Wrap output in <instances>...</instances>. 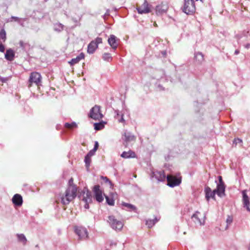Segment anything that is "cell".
<instances>
[{
  "label": "cell",
  "instance_id": "cell-9",
  "mask_svg": "<svg viewBox=\"0 0 250 250\" xmlns=\"http://www.w3.org/2000/svg\"><path fill=\"white\" fill-rule=\"evenodd\" d=\"M82 201L84 202V208L86 209L89 208V204L92 202V195L87 188H84L82 192Z\"/></svg>",
  "mask_w": 250,
  "mask_h": 250
},
{
  "label": "cell",
  "instance_id": "cell-6",
  "mask_svg": "<svg viewBox=\"0 0 250 250\" xmlns=\"http://www.w3.org/2000/svg\"><path fill=\"white\" fill-rule=\"evenodd\" d=\"M181 177L179 175H168L167 176V183L170 187H176L181 183Z\"/></svg>",
  "mask_w": 250,
  "mask_h": 250
},
{
  "label": "cell",
  "instance_id": "cell-32",
  "mask_svg": "<svg viewBox=\"0 0 250 250\" xmlns=\"http://www.w3.org/2000/svg\"><path fill=\"white\" fill-rule=\"evenodd\" d=\"M0 35H1V38H2V40H5L6 39V33H5V30L3 28L2 29Z\"/></svg>",
  "mask_w": 250,
  "mask_h": 250
},
{
  "label": "cell",
  "instance_id": "cell-7",
  "mask_svg": "<svg viewBox=\"0 0 250 250\" xmlns=\"http://www.w3.org/2000/svg\"><path fill=\"white\" fill-rule=\"evenodd\" d=\"M98 147H99L98 142H95L93 149L91 150L90 151L87 153V156H85V158H84V162H85V166H86V169H87V170H89V167H90L91 161H92V156H94V155L95 154L96 151H97V150L98 149Z\"/></svg>",
  "mask_w": 250,
  "mask_h": 250
},
{
  "label": "cell",
  "instance_id": "cell-11",
  "mask_svg": "<svg viewBox=\"0 0 250 250\" xmlns=\"http://www.w3.org/2000/svg\"><path fill=\"white\" fill-rule=\"evenodd\" d=\"M30 84H35L37 85H40L42 83V77L38 72H33L30 74L29 78Z\"/></svg>",
  "mask_w": 250,
  "mask_h": 250
},
{
  "label": "cell",
  "instance_id": "cell-15",
  "mask_svg": "<svg viewBox=\"0 0 250 250\" xmlns=\"http://www.w3.org/2000/svg\"><path fill=\"white\" fill-rule=\"evenodd\" d=\"M168 9V4L165 2L160 3L156 7V12L158 15H161L162 13H166Z\"/></svg>",
  "mask_w": 250,
  "mask_h": 250
},
{
  "label": "cell",
  "instance_id": "cell-12",
  "mask_svg": "<svg viewBox=\"0 0 250 250\" xmlns=\"http://www.w3.org/2000/svg\"><path fill=\"white\" fill-rule=\"evenodd\" d=\"M217 195L220 197H223L225 196V185L223 181L222 178L221 176L219 177V183H218L217 188Z\"/></svg>",
  "mask_w": 250,
  "mask_h": 250
},
{
  "label": "cell",
  "instance_id": "cell-34",
  "mask_svg": "<svg viewBox=\"0 0 250 250\" xmlns=\"http://www.w3.org/2000/svg\"><path fill=\"white\" fill-rule=\"evenodd\" d=\"M4 50H5L4 45H3L2 43V44H1V52H4Z\"/></svg>",
  "mask_w": 250,
  "mask_h": 250
},
{
  "label": "cell",
  "instance_id": "cell-35",
  "mask_svg": "<svg viewBox=\"0 0 250 250\" xmlns=\"http://www.w3.org/2000/svg\"><path fill=\"white\" fill-rule=\"evenodd\" d=\"M248 250H250V244H249V248H248Z\"/></svg>",
  "mask_w": 250,
  "mask_h": 250
},
{
  "label": "cell",
  "instance_id": "cell-30",
  "mask_svg": "<svg viewBox=\"0 0 250 250\" xmlns=\"http://www.w3.org/2000/svg\"><path fill=\"white\" fill-rule=\"evenodd\" d=\"M77 125L75 123H65V127L67 128H75V127H77Z\"/></svg>",
  "mask_w": 250,
  "mask_h": 250
},
{
  "label": "cell",
  "instance_id": "cell-24",
  "mask_svg": "<svg viewBox=\"0 0 250 250\" xmlns=\"http://www.w3.org/2000/svg\"><path fill=\"white\" fill-rule=\"evenodd\" d=\"M15 58V52L13 49H8L5 53V59L8 61H12Z\"/></svg>",
  "mask_w": 250,
  "mask_h": 250
},
{
  "label": "cell",
  "instance_id": "cell-8",
  "mask_svg": "<svg viewBox=\"0 0 250 250\" xmlns=\"http://www.w3.org/2000/svg\"><path fill=\"white\" fill-rule=\"evenodd\" d=\"M102 43V38H97L95 39L92 40L90 43H89L88 47H87V52L89 55H92L95 52V51L98 48V45Z\"/></svg>",
  "mask_w": 250,
  "mask_h": 250
},
{
  "label": "cell",
  "instance_id": "cell-2",
  "mask_svg": "<svg viewBox=\"0 0 250 250\" xmlns=\"http://www.w3.org/2000/svg\"><path fill=\"white\" fill-rule=\"evenodd\" d=\"M107 222L110 227L117 232H120L124 227V223L123 221L119 220L114 216H109L107 217Z\"/></svg>",
  "mask_w": 250,
  "mask_h": 250
},
{
  "label": "cell",
  "instance_id": "cell-10",
  "mask_svg": "<svg viewBox=\"0 0 250 250\" xmlns=\"http://www.w3.org/2000/svg\"><path fill=\"white\" fill-rule=\"evenodd\" d=\"M123 139L125 144L126 145H128L133 144V143L134 142L135 140H136V136H135L132 133L127 131H125L123 133Z\"/></svg>",
  "mask_w": 250,
  "mask_h": 250
},
{
  "label": "cell",
  "instance_id": "cell-14",
  "mask_svg": "<svg viewBox=\"0 0 250 250\" xmlns=\"http://www.w3.org/2000/svg\"><path fill=\"white\" fill-rule=\"evenodd\" d=\"M136 11L139 14H144V13H149L151 12V6L148 2H145L140 7L136 8Z\"/></svg>",
  "mask_w": 250,
  "mask_h": 250
},
{
  "label": "cell",
  "instance_id": "cell-13",
  "mask_svg": "<svg viewBox=\"0 0 250 250\" xmlns=\"http://www.w3.org/2000/svg\"><path fill=\"white\" fill-rule=\"evenodd\" d=\"M93 193L95 195V198L98 202H102L104 200V196L103 195V192L101 190V187L98 185L95 186L93 187Z\"/></svg>",
  "mask_w": 250,
  "mask_h": 250
},
{
  "label": "cell",
  "instance_id": "cell-22",
  "mask_svg": "<svg viewBox=\"0 0 250 250\" xmlns=\"http://www.w3.org/2000/svg\"><path fill=\"white\" fill-rule=\"evenodd\" d=\"M120 156L123 158H136V157H137L136 153L132 151V150H128V151L123 152V153H121Z\"/></svg>",
  "mask_w": 250,
  "mask_h": 250
},
{
  "label": "cell",
  "instance_id": "cell-28",
  "mask_svg": "<svg viewBox=\"0 0 250 250\" xmlns=\"http://www.w3.org/2000/svg\"><path fill=\"white\" fill-rule=\"evenodd\" d=\"M16 236L19 242L23 243V244H26L27 242V239H26V237H25V236L23 234H17Z\"/></svg>",
  "mask_w": 250,
  "mask_h": 250
},
{
  "label": "cell",
  "instance_id": "cell-4",
  "mask_svg": "<svg viewBox=\"0 0 250 250\" xmlns=\"http://www.w3.org/2000/svg\"><path fill=\"white\" fill-rule=\"evenodd\" d=\"M103 117L104 115L101 112V108L98 105H96L92 107L89 112V117L94 120H101Z\"/></svg>",
  "mask_w": 250,
  "mask_h": 250
},
{
  "label": "cell",
  "instance_id": "cell-25",
  "mask_svg": "<svg viewBox=\"0 0 250 250\" xmlns=\"http://www.w3.org/2000/svg\"><path fill=\"white\" fill-rule=\"evenodd\" d=\"M106 124V121H101L99 123H94V128L95 131H101V130L104 129Z\"/></svg>",
  "mask_w": 250,
  "mask_h": 250
},
{
  "label": "cell",
  "instance_id": "cell-17",
  "mask_svg": "<svg viewBox=\"0 0 250 250\" xmlns=\"http://www.w3.org/2000/svg\"><path fill=\"white\" fill-rule=\"evenodd\" d=\"M205 197L206 200L208 201L211 200V199H215V195L217 194V191L211 190L210 187L206 186L205 189Z\"/></svg>",
  "mask_w": 250,
  "mask_h": 250
},
{
  "label": "cell",
  "instance_id": "cell-16",
  "mask_svg": "<svg viewBox=\"0 0 250 250\" xmlns=\"http://www.w3.org/2000/svg\"><path fill=\"white\" fill-rule=\"evenodd\" d=\"M108 43H109V45L111 47L112 49L116 50L117 48L118 45H119V40L114 35H111L109 38V39H108Z\"/></svg>",
  "mask_w": 250,
  "mask_h": 250
},
{
  "label": "cell",
  "instance_id": "cell-21",
  "mask_svg": "<svg viewBox=\"0 0 250 250\" xmlns=\"http://www.w3.org/2000/svg\"><path fill=\"white\" fill-rule=\"evenodd\" d=\"M84 58H85V55H84V53H80L78 56H77V57L72 59L70 61H69V64H70V65H72V66H73V65H76V64L80 62L81 60H84Z\"/></svg>",
  "mask_w": 250,
  "mask_h": 250
},
{
  "label": "cell",
  "instance_id": "cell-33",
  "mask_svg": "<svg viewBox=\"0 0 250 250\" xmlns=\"http://www.w3.org/2000/svg\"><path fill=\"white\" fill-rule=\"evenodd\" d=\"M103 57H104V60H106V61H109V60H110V59H111V55L109 53H105L104 55V56H103Z\"/></svg>",
  "mask_w": 250,
  "mask_h": 250
},
{
  "label": "cell",
  "instance_id": "cell-26",
  "mask_svg": "<svg viewBox=\"0 0 250 250\" xmlns=\"http://www.w3.org/2000/svg\"><path fill=\"white\" fill-rule=\"evenodd\" d=\"M121 205L123 206V207L129 209V210H131V211H137V208H136L135 205H132V204L126 203V202H122V203H121Z\"/></svg>",
  "mask_w": 250,
  "mask_h": 250
},
{
  "label": "cell",
  "instance_id": "cell-20",
  "mask_svg": "<svg viewBox=\"0 0 250 250\" xmlns=\"http://www.w3.org/2000/svg\"><path fill=\"white\" fill-rule=\"evenodd\" d=\"M104 197H105L106 202H107L108 205H114L115 199H116V197H117V195H116L115 193H114V192H111L109 196L105 195H104Z\"/></svg>",
  "mask_w": 250,
  "mask_h": 250
},
{
  "label": "cell",
  "instance_id": "cell-18",
  "mask_svg": "<svg viewBox=\"0 0 250 250\" xmlns=\"http://www.w3.org/2000/svg\"><path fill=\"white\" fill-rule=\"evenodd\" d=\"M12 202L15 205L17 206V207H20V206L22 205L23 204V197L22 196L19 194H16L12 198Z\"/></svg>",
  "mask_w": 250,
  "mask_h": 250
},
{
  "label": "cell",
  "instance_id": "cell-5",
  "mask_svg": "<svg viewBox=\"0 0 250 250\" xmlns=\"http://www.w3.org/2000/svg\"><path fill=\"white\" fill-rule=\"evenodd\" d=\"M183 11L186 15H193L196 12V7L195 2L192 0H186L184 2L183 6Z\"/></svg>",
  "mask_w": 250,
  "mask_h": 250
},
{
  "label": "cell",
  "instance_id": "cell-19",
  "mask_svg": "<svg viewBox=\"0 0 250 250\" xmlns=\"http://www.w3.org/2000/svg\"><path fill=\"white\" fill-rule=\"evenodd\" d=\"M242 196H243V202H244V208L246 209V211H250L249 198V197H248L246 190L243 191L242 192Z\"/></svg>",
  "mask_w": 250,
  "mask_h": 250
},
{
  "label": "cell",
  "instance_id": "cell-36",
  "mask_svg": "<svg viewBox=\"0 0 250 250\" xmlns=\"http://www.w3.org/2000/svg\"><path fill=\"white\" fill-rule=\"evenodd\" d=\"M106 250H109V249H106Z\"/></svg>",
  "mask_w": 250,
  "mask_h": 250
},
{
  "label": "cell",
  "instance_id": "cell-1",
  "mask_svg": "<svg viewBox=\"0 0 250 250\" xmlns=\"http://www.w3.org/2000/svg\"><path fill=\"white\" fill-rule=\"evenodd\" d=\"M77 190H78V187L74 183L73 179L70 178L69 180L68 185H67L66 191H65V195H64L63 198L62 200V203L67 205L69 202L73 200L76 198V197H77Z\"/></svg>",
  "mask_w": 250,
  "mask_h": 250
},
{
  "label": "cell",
  "instance_id": "cell-29",
  "mask_svg": "<svg viewBox=\"0 0 250 250\" xmlns=\"http://www.w3.org/2000/svg\"><path fill=\"white\" fill-rule=\"evenodd\" d=\"M233 217L231 215H228L227 217V219H226V227L225 230H227L228 227H230V225L231 224V223L233 222Z\"/></svg>",
  "mask_w": 250,
  "mask_h": 250
},
{
  "label": "cell",
  "instance_id": "cell-23",
  "mask_svg": "<svg viewBox=\"0 0 250 250\" xmlns=\"http://www.w3.org/2000/svg\"><path fill=\"white\" fill-rule=\"evenodd\" d=\"M158 222V218H154V219H147V220H145V223L147 227L152 228Z\"/></svg>",
  "mask_w": 250,
  "mask_h": 250
},
{
  "label": "cell",
  "instance_id": "cell-31",
  "mask_svg": "<svg viewBox=\"0 0 250 250\" xmlns=\"http://www.w3.org/2000/svg\"><path fill=\"white\" fill-rule=\"evenodd\" d=\"M101 180H103V181H104V182H105V183H109V186H110L111 187H113V184H112V183H111V182L110 181V180H109V179L106 178H105V177H103V176H101Z\"/></svg>",
  "mask_w": 250,
  "mask_h": 250
},
{
  "label": "cell",
  "instance_id": "cell-3",
  "mask_svg": "<svg viewBox=\"0 0 250 250\" xmlns=\"http://www.w3.org/2000/svg\"><path fill=\"white\" fill-rule=\"evenodd\" d=\"M72 229L74 233L77 236V239L79 241L87 239L89 238L88 231L87 230V229L85 227H82V226L74 225L73 226Z\"/></svg>",
  "mask_w": 250,
  "mask_h": 250
},
{
  "label": "cell",
  "instance_id": "cell-27",
  "mask_svg": "<svg viewBox=\"0 0 250 250\" xmlns=\"http://www.w3.org/2000/svg\"><path fill=\"white\" fill-rule=\"evenodd\" d=\"M155 178H156L157 180H158L159 181H163L164 179L165 178L164 172H156L155 173Z\"/></svg>",
  "mask_w": 250,
  "mask_h": 250
}]
</instances>
